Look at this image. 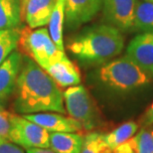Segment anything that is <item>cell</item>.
Listing matches in <instances>:
<instances>
[{
    "mask_svg": "<svg viewBox=\"0 0 153 153\" xmlns=\"http://www.w3.org/2000/svg\"><path fill=\"white\" fill-rule=\"evenodd\" d=\"M15 109L23 114L49 111L66 114L60 87L31 59H23L16 82Z\"/></svg>",
    "mask_w": 153,
    "mask_h": 153,
    "instance_id": "1",
    "label": "cell"
},
{
    "mask_svg": "<svg viewBox=\"0 0 153 153\" xmlns=\"http://www.w3.org/2000/svg\"><path fill=\"white\" fill-rule=\"evenodd\" d=\"M124 47L120 30L109 24L85 29L67 45L68 50L79 61L88 64L105 63L119 55Z\"/></svg>",
    "mask_w": 153,
    "mask_h": 153,
    "instance_id": "2",
    "label": "cell"
},
{
    "mask_svg": "<svg viewBox=\"0 0 153 153\" xmlns=\"http://www.w3.org/2000/svg\"><path fill=\"white\" fill-rule=\"evenodd\" d=\"M100 79L116 91H130L149 84L151 79L126 56L109 61L100 69Z\"/></svg>",
    "mask_w": 153,
    "mask_h": 153,
    "instance_id": "3",
    "label": "cell"
},
{
    "mask_svg": "<svg viewBox=\"0 0 153 153\" xmlns=\"http://www.w3.org/2000/svg\"><path fill=\"white\" fill-rule=\"evenodd\" d=\"M18 48L45 71L65 55V51H61L55 44L49 30L42 27L37 29L24 27L20 33Z\"/></svg>",
    "mask_w": 153,
    "mask_h": 153,
    "instance_id": "4",
    "label": "cell"
},
{
    "mask_svg": "<svg viewBox=\"0 0 153 153\" xmlns=\"http://www.w3.org/2000/svg\"><path fill=\"white\" fill-rule=\"evenodd\" d=\"M63 97L69 116L78 120L84 129H93L96 126L97 112L87 88L82 85L69 87L64 91Z\"/></svg>",
    "mask_w": 153,
    "mask_h": 153,
    "instance_id": "5",
    "label": "cell"
},
{
    "mask_svg": "<svg viewBox=\"0 0 153 153\" xmlns=\"http://www.w3.org/2000/svg\"><path fill=\"white\" fill-rule=\"evenodd\" d=\"M9 141L28 148H50V132L22 115H10Z\"/></svg>",
    "mask_w": 153,
    "mask_h": 153,
    "instance_id": "6",
    "label": "cell"
},
{
    "mask_svg": "<svg viewBox=\"0 0 153 153\" xmlns=\"http://www.w3.org/2000/svg\"><path fill=\"white\" fill-rule=\"evenodd\" d=\"M138 0H102V16L109 25L120 31L134 28V16Z\"/></svg>",
    "mask_w": 153,
    "mask_h": 153,
    "instance_id": "7",
    "label": "cell"
},
{
    "mask_svg": "<svg viewBox=\"0 0 153 153\" xmlns=\"http://www.w3.org/2000/svg\"><path fill=\"white\" fill-rule=\"evenodd\" d=\"M125 56L153 79V32H143L128 44Z\"/></svg>",
    "mask_w": 153,
    "mask_h": 153,
    "instance_id": "8",
    "label": "cell"
},
{
    "mask_svg": "<svg viewBox=\"0 0 153 153\" xmlns=\"http://www.w3.org/2000/svg\"><path fill=\"white\" fill-rule=\"evenodd\" d=\"M23 116L45 128L49 132H78L84 129L78 120L59 112H38L23 114Z\"/></svg>",
    "mask_w": 153,
    "mask_h": 153,
    "instance_id": "9",
    "label": "cell"
},
{
    "mask_svg": "<svg viewBox=\"0 0 153 153\" xmlns=\"http://www.w3.org/2000/svg\"><path fill=\"white\" fill-rule=\"evenodd\" d=\"M102 9V0H66L65 20L70 28L91 21Z\"/></svg>",
    "mask_w": 153,
    "mask_h": 153,
    "instance_id": "10",
    "label": "cell"
},
{
    "mask_svg": "<svg viewBox=\"0 0 153 153\" xmlns=\"http://www.w3.org/2000/svg\"><path fill=\"white\" fill-rule=\"evenodd\" d=\"M56 0H26L21 4V16L27 26L41 28L50 22Z\"/></svg>",
    "mask_w": 153,
    "mask_h": 153,
    "instance_id": "11",
    "label": "cell"
},
{
    "mask_svg": "<svg viewBox=\"0 0 153 153\" xmlns=\"http://www.w3.org/2000/svg\"><path fill=\"white\" fill-rule=\"evenodd\" d=\"M23 63V57L14 51L0 64V100H4L13 93Z\"/></svg>",
    "mask_w": 153,
    "mask_h": 153,
    "instance_id": "12",
    "label": "cell"
},
{
    "mask_svg": "<svg viewBox=\"0 0 153 153\" xmlns=\"http://www.w3.org/2000/svg\"><path fill=\"white\" fill-rule=\"evenodd\" d=\"M46 72L60 88L73 87L81 82V73L79 68L66 56V54L51 64Z\"/></svg>",
    "mask_w": 153,
    "mask_h": 153,
    "instance_id": "13",
    "label": "cell"
},
{
    "mask_svg": "<svg viewBox=\"0 0 153 153\" xmlns=\"http://www.w3.org/2000/svg\"><path fill=\"white\" fill-rule=\"evenodd\" d=\"M84 138L78 132H50V148L57 153H81Z\"/></svg>",
    "mask_w": 153,
    "mask_h": 153,
    "instance_id": "14",
    "label": "cell"
},
{
    "mask_svg": "<svg viewBox=\"0 0 153 153\" xmlns=\"http://www.w3.org/2000/svg\"><path fill=\"white\" fill-rule=\"evenodd\" d=\"M21 19V0H0V30L18 28Z\"/></svg>",
    "mask_w": 153,
    "mask_h": 153,
    "instance_id": "15",
    "label": "cell"
},
{
    "mask_svg": "<svg viewBox=\"0 0 153 153\" xmlns=\"http://www.w3.org/2000/svg\"><path fill=\"white\" fill-rule=\"evenodd\" d=\"M65 5L66 0H56L51 19L49 22V32L55 44L61 51H64L63 27L65 21Z\"/></svg>",
    "mask_w": 153,
    "mask_h": 153,
    "instance_id": "16",
    "label": "cell"
},
{
    "mask_svg": "<svg viewBox=\"0 0 153 153\" xmlns=\"http://www.w3.org/2000/svg\"><path fill=\"white\" fill-rule=\"evenodd\" d=\"M138 124L134 121H127L115 127L108 133H103V138L112 150L118 145L132 138L133 135L138 131Z\"/></svg>",
    "mask_w": 153,
    "mask_h": 153,
    "instance_id": "17",
    "label": "cell"
},
{
    "mask_svg": "<svg viewBox=\"0 0 153 153\" xmlns=\"http://www.w3.org/2000/svg\"><path fill=\"white\" fill-rule=\"evenodd\" d=\"M134 29L143 32H153V2L137 1Z\"/></svg>",
    "mask_w": 153,
    "mask_h": 153,
    "instance_id": "18",
    "label": "cell"
},
{
    "mask_svg": "<svg viewBox=\"0 0 153 153\" xmlns=\"http://www.w3.org/2000/svg\"><path fill=\"white\" fill-rule=\"evenodd\" d=\"M20 33L19 28L0 30V64L18 48Z\"/></svg>",
    "mask_w": 153,
    "mask_h": 153,
    "instance_id": "19",
    "label": "cell"
},
{
    "mask_svg": "<svg viewBox=\"0 0 153 153\" xmlns=\"http://www.w3.org/2000/svg\"><path fill=\"white\" fill-rule=\"evenodd\" d=\"M81 153H112V149L105 141L103 133L90 132L85 136Z\"/></svg>",
    "mask_w": 153,
    "mask_h": 153,
    "instance_id": "20",
    "label": "cell"
},
{
    "mask_svg": "<svg viewBox=\"0 0 153 153\" xmlns=\"http://www.w3.org/2000/svg\"><path fill=\"white\" fill-rule=\"evenodd\" d=\"M133 138L137 153H153V129L142 127Z\"/></svg>",
    "mask_w": 153,
    "mask_h": 153,
    "instance_id": "21",
    "label": "cell"
},
{
    "mask_svg": "<svg viewBox=\"0 0 153 153\" xmlns=\"http://www.w3.org/2000/svg\"><path fill=\"white\" fill-rule=\"evenodd\" d=\"M11 114L0 105V141H9Z\"/></svg>",
    "mask_w": 153,
    "mask_h": 153,
    "instance_id": "22",
    "label": "cell"
},
{
    "mask_svg": "<svg viewBox=\"0 0 153 153\" xmlns=\"http://www.w3.org/2000/svg\"><path fill=\"white\" fill-rule=\"evenodd\" d=\"M112 153H137L134 138L132 137L127 141L123 142L122 144L118 145L117 147H115L112 150Z\"/></svg>",
    "mask_w": 153,
    "mask_h": 153,
    "instance_id": "23",
    "label": "cell"
},
{
    "mask_svg": "<svg viewBox=\"0 0 153 153\" xmlns=\"http://www.w3.org/2000/svg\"><path fill=\"white\" fill-rule=\"evenodd\" d=\"M0 153H26V151L11 141H2L0 142Z\"/></svg>",
    "mask_w": 153,
    "mask_h": 153,
    "instance_id": "24",
    "label": "cell"
},
{
    "mask_svg": "<svg viewBox=\"0 0 153 153\" xmlns=\"http://www.w3.org/2000/svg\"><path fill=\"white\" fill-rule=\"evenodd\" d=\"M140 123L142 127H148L153 124V102L146 108L145 112L140 119Z\"/></svg>",
    "mask_w": 153,
    "mask_h": 153,
    "instance_id": "25",
    "label": "cell"
},
{
    "mask_svg": "<svg viewBox=\"0 0 153 153\" xmlns=\"http://www.w3.org/2000/svg\"><path fill=\"white\" fill-rule=\"evenodd\" d=\"M26 153H57L51 148H28Z\"/></svg>",
    "mask_w": 153,
    "mask_h": 153,
    "instance_id": "26",
    "label": "cell"
},
{
    "mask_svg": "<svg viewBox=\"0 0 153 153\" xmlns=\"http://www.w3.org/2000/svg\"><path fill=\"white\" fill-rule=\"evenodd\" d=\"M144 1H148V2H153V0H144Z\"/></svg>",
    "mask_w": 153,
    "mask_h": 153,
    "instance_id": "27",
    "label": "cell"
},
{
    "mask_svg": "<svg viewBox=\"0 0 153 153\" xmlns=\"http://www.w3.org/2000/svg\"><path fill=\"white\" fill-rule=\"evenodd\" d=\"M25 1H26V0H21V4H22L23 2H25Z\"/></svg>",
    "mask_w": 153,
    "mask_h": 153,
    "instance_id": "28",
    "label": "cell"
},
{
    "mask_svg": "<svg viewBox=\"0 0 153 153\" xmlns=\"http://www.w3.org/2000/svg\"><path fill=\"white\" fill-rule=\"evenodd\" d=\"M0 142H2V141H0Z\"/></svg>",
    "mask_w": 153,
    "mask_h": 153,
    "instance_id": "29",
    "label": "cell"
}]
</instances>
